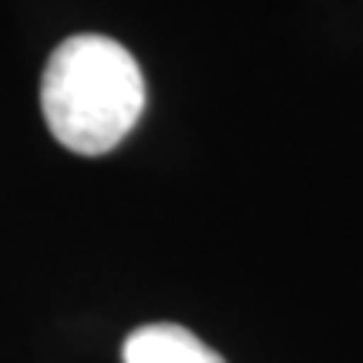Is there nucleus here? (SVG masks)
Segmentation results:
<instances>
[{
	"mask_svg": "<svg viewBox=\"0 0 363 363\" xmlns=\"http://www.w3.org/2000/svg\"><path fill=\"white\" fill-rule=\"evenodd\" d=\"M145 111V78L135 54L104 34L57 44L40 74V115L74 155H104L125 142Z\"/></svg>",
	"mask_w": 363,
	"mask_h": 363,
	"instance_id": "1",
	"label": "nucleus"
},
{
	"mask_svg": "<svg viewBox=\"0 0 363 363\" xmlns=\"http://www.w3.org/2000/svg\"><path fill=\"white\" fill-rule=\"evenodd\" d=\"M125 363H225L219 353L179 323L138 326L121 350Z\"/></svg>",
	"mask_w": 363,
	"mask_h": 363,
	"instance_id": "2",
	"label": "nucleus"
}]
</instances>
